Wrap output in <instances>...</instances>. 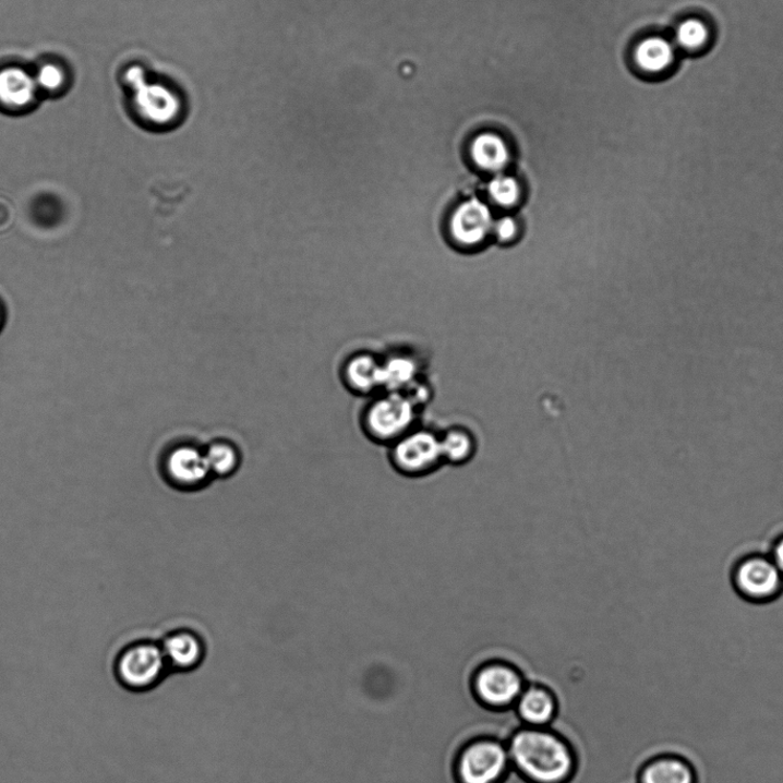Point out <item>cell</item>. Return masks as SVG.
<instances>
[{
  "mask_svg": "<svg viewBox=\"0 0 783 783\" xmlns=\"http://www.w3.org/2000/svg\"><path fill=\"white\" fill-rule=\"evenodd\" d=\"M392 469L407 480H425L445 466L441 429L420 423L402 438L387 447Z\"/></svg>",
  "mask_w": 783,
  "mask_h": 783,
  "instance_id": "3",
  "label": "cell"
},
{
  "mask_svg": "<svg viewBox=\"0 0 783 783\" xmlns=\"http://www.w3.org/2000/svg\"><path fill=\"white\" fill-rule=\"evenodd\" d=\"M494 222L490 208L481 201L463 203L451 217L450 229L454 238L466 246L481 244L493 230Z\"/></svg>",
  "mask_w": 783,
  "mask_h": 783,
  "instance_id": "11",
  "label": "cell"
},
{
  "mask_svg": "<svg viewBox=\"0 0 783 783\" xmlns=\"http://www.w3.org/2000/svg\"><path fill=\"white\" fill-rule=\"evenodd\" d=\"M169 667L192 671L201 666L206 655L203 637L190 628L172 630L161 643Z\"/></svg>",
  "mask_w": 783,
  "mask_h": 783,
  "instance_id": "12",
  "label": "cell"
},
{
  "mask_svg": "<svg viewBox=\"0 0 783 783\" xmlns=\"http://www.w3.org/2000/svg\"><path fill=\"white\" fill-rule=\"evenodd\" d=\"M0 322H2V321H0Z\"/></svg>",
  "mask_w": 783,
  "mask_h": 783,
  "instance_id": "25",
  "label": "cell"
},
{
  "mask_svg": "<svg viewBox=\"0 0 783 783\" xmlns=\"http://www.w3.org/2000/svg\"><path fill=\"white\" fill-rule=\"evenodd\" d=\"M513 710L523 726L552 727L559 713V701L550 686L529 683Z\"/></svg>",
  "mask_w": 783,
  "mask_h": 783,
  "instance_id": "10",
  "label": "cell"
},
{
  "mask_svg": "<svg viewBox=\"0 0 783 783\" xmlns=\"http://www.w3.org/2000/svg\"><path fill=\"white\" fill-rule=\"evenodd\" d=\"M35 76L23 69L8 68L0 71V106L9 111H26L38 93Z\"/></svg>",
  "mask_w": 783,
  "mask_h": 783,
  "instance_id": "14",
  "label": "cell"
},
{
  "mask_svg": "<svg viewBox=\"0 0 783 783\" xmlns=\"http://www.w3.org/2000/svg\"><path fill=\"white\" fill-rule=\"evenodd\" d=\"M205 454L214 481H227L243 466V451L229 438H215L205 445Z\"/></svg>",
  "mask_w": 783,
  "mask_h": 783,
  "instance_id": "16",
  "label": "cell"
},
{
  "mask_svg": "<svg viewBox=\"0 0 783 783\" xmlns=\"http://www.w3.org/2000/svg\"><path fill=\"white\" fill-rule=\"evenodd\" d=\"M710 38V32L703 21L699 19H687L676 31L678 47L687 51L703 48Z\"/></svg>",
  "mask_w": 783,
  "mask_h": 783,
  "instance_id": "19",
  "label": "cell"
},
{
  "mask_svg": "<svg viewBox=\"0 0 783 783\" xmlns=\"http://www.w3.org/2000/svg\"><path fill=\"white\" fill-rule=\"evenodd\" d=\"M529 682L526 673L504 659L487 660L470 676L469 687L474 701L493 712L513 710Z\"/></svg>",
  "mask_w": 783,
  "mask_h": 783,
  "instance_id": "5",
  "label": "cell"
},
{
  "mask_svg": "<svg viewBox=\"0 0 783 783\" xmlns=\"http://www.w3.org/2000/svg\"><path fill=\"white\" fill-rule=\"evenodd\" d=\"M445 466L460 468L471 463L480 451V438L467 424L453 423L441 429Z\"/></svg>",
  "mask_w": 783,
  "mask_h": 783,
  "instance_id": "13",
  "label": "cell"
},
{
  "mask_svg": "<svg viewBox=\"0 0 783 783\" xmlns=\"http://www.w3.org/2000/svg\"><path fill=\"white\" fill-rule=\"evenodd\" d=\"M162 481L172 490L195 493L207 489L214 478L208 467L205 445L192 439L170 443L158 462Z\"/></svg>",
  "mask_w": 783,
  "mask_h": 783,
  "instance_id": "6",
  "label": "cell"
},
{
  "mask_svg": "<svg viewBox=\"0 0 783 783\" xmlns=\"http://www.w3.org/2000/svg\"><path fill=\"white\" fill-rule=\"evenodd\" d=\"M489 192L494 203L503 207L516 205L520 197L518 182L507 176L495 177L489 185Z\"/></svg>",
  "mask_w": 783,
  "mask_h": 783,
  "instance_id": "20",
  "label": "cell"
},
{
  "mask_svg": "<svg viewBox=\"0 0 783 783\" xmlns=\"http://www.w3.org/2000/svg\"><path fill=\"white\" fill-rule=\"evenodd\" d=\"M513 772L506 739L494 735L473 736L455 752V783H506Z\"/></svg>",
  "mask_w": 783,
  "mask_h": 783,
  "instance_id": "2",
  "label": "cell"
},
{
  "mask_svg": "<svg viewBox=\"0 0 783 783\" xmlns=\"http://www.w3.org/2000/svg\"><path fill=\"white\" fill-rule=\"evenodd\" d=\"M493 229L498 239L508 242L511 241L517 233V224L514 219H511V217H504V219L494 224Z\"/></svg>",
  "mask_w": 783,
  "mask_h": 783,
  "instance_id": "23",
  "label": "cell"
},
{
  "mask_svg": "<svg viewBox=\"0 0 783 783\" xmlns=\"http://www.w3.org/2000/svg\"><path fill=\"white\" fill-rule=\"evenodd\" d=\"M782 576L772 559L752 556L737 565L734 582L738 594L744 599L764 604L780 595Z\"/></svg>",
  "mask_w": 783,
  "mask_h": 783,
  "instance_id": "8",
  "label": "cell"
},
{
  "mask_svg": "<svg viewBox=\"0 0 783 783\" xmlns=\"http://www.w3.org/2000/svg\"><path fill=\"white\" fill-rule=\"evenodd\" d=\"M420 423V407L399 392H389L370 402L360 417V427L365 438L386 448Z\"/></svg>",
  "mask_w": 783,
  "mask_h": 783,
  "instance_id": "4",
  "label": "cell"
},
{
  "mask_svg": "<svg viewBox=\"0 0 783 783\" xmlns=\"http://www.w3.org/2000/svg\"><path fill=\"white\" fill-rule=\"evenodd\" d=\"M169 667L161 643L143 641L130 646L121 655L118 672L129 687L146 689L159 683Z\"/></svg>",
  "mask_w": 783,
  "mask_h": 783,
  "instance_id": "7",
  "label": "cell"
},
{
  "mask_svg": "<svg viewBox=\"0 0 783 783\" xmlns=\"http://www.w3.org/2000/svg\"><path fill=\"white\" fill-rule=\"evenodd\" d=\"M34 76L38 89L49 94L60 92L64 83H67V73H64L60 64L55 62L41 64Z\"/></svg>",
  "mask_w": 783,
  "mask_h": 783,
  "instance_id": "21",
  "label": "cell"
},
{
  "mask_svg": "<svg viewBox=\"0 0 783 783\" xmlns=\"http://www.w3.org/2000/svg\"><path fill=\"white\" fill-rule=\"evenodd\" d=\"M134 92L136 111L149 125L167 128L183 115V100L176 91L147 79Z\"/></svg>",
  "mask_w": 783,
  "mask_h": 783,
  "instance_id": "9",
  "label": "cell"
},
{
  "mask_svg": "<svg viewBox=\"0 0 783 783\" xmlns=\"http://www.w3.org/2000/svg\"><path fill=\"white\" fill-rule=\"evenodd\" d=\"M635 58L640 70L650 74H659L672 67L676 60V49L670 40L660 36H651L639 43Z\"/></svg>",
  "mask_w": 783,
  "mask_h": 783,
  "instance_id": "18",
  "label": "cell"
},
{
  "mask_svg": "<svg viewBox=\"0 0 783 783\" xmlns=\"http://www.w3.org/2000/svg\"><path fill=\"white\" fill-rule=\"evenodd\" d=\"M506 743L513 772L526 783H571L578 773L575 746L553 727L521 725Z\"/></svg>",
  "mask_w": 783,
  "mask_h": 783,
  "instance_id": "1",
  "label": "cell"
},
{
  "mask_svg": "<svg viewBox=\"0 0 783 783\" xmlns=\"http://www.w3.org/2000/svg\"><path fill=\"white\" fill-rule=\"evenodd\" d=\"M779 571L783 575V538H781L773 549V559Z\"/></svg>",
  "mask_w": 783,
  "mask_h": 783,
  "instance_id": "24",
  "label": "cell"
},
{
  "mask_svg": "<svg viewBox=\"0 0 783 783\" xmlns=\"http://www.w3.org/2000/svg\"><path fill=\"white\" fill-rule=\"evenodd\" d=\"M473 162L483 170L502 171L510 160V152L503 137L493 133L478 135L471 143Z\"/></svg>",
  "mask_w": 783,
  "mask_h": 783,
  "instance_id": "17",
  "label": "cell"
},
{
  "mask_svg": "<svg viewBox=\"0 0 783 783\" xmlns=\"http://www.w3.org/2000/svg\"><path fill=\"white\" fill-rule=\"evenodd\" d=\"M412 374H414V366L410 362H394L386 373H382V385H385L389 392H398L410 381Z\"/></svg>",
  "mask_w": 783,
  "mask_h": 783,
  "instance_id": "22",
  "label": "cell"
},
{
  "mask_svg": "<svg viewBox=\"0 0 783 783\" xmlns=\"http://www.w3.org/2000/svg\"><path fill=\"white\" fill-rule=\"evenodd\" d=\"M639 783H696V774L685 758L661 755L642 767Z\"/></svg>",
  "mask_w": 783,
  "mask_h": 783,
  "instance_id": "15",
  "label": "cell"
}]
</instances>
